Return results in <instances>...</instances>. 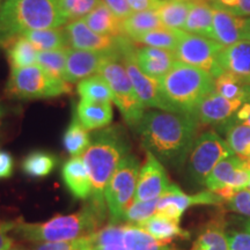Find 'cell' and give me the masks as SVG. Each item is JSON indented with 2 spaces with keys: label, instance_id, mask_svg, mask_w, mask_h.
I'll return each mask as SVG.
<instances>
[{
  "label": "cell",
  "instance_id": "cb8c5ba5",
  "mask_svg": "<svg viewBox=\"0 0 250 250\" xmlns=\"http://www.w3.org/2000/svg\"><path fill=\"white\" fill-rule=\"evenodd\" d=\"M139 227H142L144 230L151 234L156 240H160L164 242L171 243V241L177 237H180V239H189L190 237L189 232L181 228L180 223L158 213H155L153 217L140 224Z\"/></svg>",
  "mask_w": 250,
  "mask_h": 250
},
{
  "label": "cell",
  "instance_id": "2e32d148",
  "mask_svg": "<svg viewBox=\"0 0 250 250\" xmlns=\"http://www.w3.org/2000/svg\"><path fill=\"white\" fill-rule=\"evenodd\" d=\"M243 103L241 100H228L213 90L199 103L193 116L198 124L221 127L235 117Z\"/></svg>",
  "mask_w": 250,
  "mask_h": 250
},
{
  "label": "cell",
  "instance_id": "9a60e30c",
  "mask_svg": "<svg viewBox=\"0 0 250 250\" xmlns=\"http://www.w3.org/2000/svg\"><path fill=\"white\" fill-rule=\"evenodd\" d=\"M169 184V177L162 162L152 153L146 152V161L139 170L134 199L152 201L160 198Z\"/></svg>",
  "mask_w": 250,
  "mask_h": 250
},
{
  "label": "cell",
  "instance_id": "7402d4cb",
  "mask_svg": "<svg viewBox=\"0 0 250 250\" xmlns=\"http://www.w3.org/2000/svg\"><path fill=\"white\" fill-rule=\"evenodd\" d=\"M183 30L213 40V12L212 4L206 0L192 1Z\"/></svg>",
  "mask_w": 250,
  "mask_h": 250
},
{
  "label": "cell",
  "instance_id": "b9f144b4",
  "mask_svg": "<svg viewBox=\"0 0 250 250\" xmlns=\"http://www.w3.org/2000/svg\"><path fill=\"white\" fill-rule=\"evenodd\" d=\"M224 205L229 211L250 217V190L243 189L236 191L228 201L225 202Z\"/></svg>",
  "mask_w": 250,
  "mask_h": 250
},
{
  "label": "cell",
  "instance_id": "7a4b0ae2",
  "mask_svg": "<svg viewBox=\"0 0 250 250\" xmlns=\"http://www.w3.org/2000/svg\"><path fill=\"white\" fill-rule=\"evenodd\" d=\"M131 152V143L122 125H111L92 134L88 148L81 155L92 181L90 202L107 212L104 191L118 165Z\"/></svg>",
  "mask_w": 250,
  "mask_h": 250
},
{
  "label": "cell",
  "instance_id": "7dc6e473",
  "mask_svg": "<svg viewBox=\"0 0 250 250\" xmlns=\"http://www.w3.org/2000/svg\"><path fill=\"white\" fill-rule=\"evenodd\" d=\"M15 221H0V250H9L14 246L13 239L7 235L14 228Z\"/></svg>",
  "mask_w": 250,
  "mask_h": 250
},
{
  "label": "cell",
  "instance_id": "7bdbcfd3",
  "mask_svg": "<svg viewBox=\"0 0 250 250\" xmlns=\"http://www.w3.org/2000/svg\"><path fill=\"white\" fill-rule=\"evenodd\" d=\"M213 4L220 6L240 18H250V0H215Z\"/></svg>",
  "mask_w": 250,
  "mask_h": 250
},
{
  "label": "cell",
  "instance_id": "11a10c76",
  "mask_svg": "<svg viewBox=\"0 0 250 250\" xmlns=\"http://www.w3.org/2000/svg\"><path fill=\"white\" fill-rule=\"evenodd\" d=\"M9 250H30V249L24 248V247H22V246H13Z\"/></svg>",
  "mask_w": 250,
  "mask_h": 250
},
{
  "label": "cell",
  "instance_id": "f907efd6",
  "mask_svg": "<svg viewBox=\"0 0 250 250\" xmlns=\"http://www.w3.org/2000/svg\"><path fill=\"white\" fill-rule=\"evenodd\" d=\"M236 120L242 122V123L250 125V99L248 101H246L241 105V108L239 109L235 115Z\"/></svg>",
  "mask_w": 250,
  "mask_h": 250
},
{
  "label": "cell",
  "instance_id": "5bb4252c",
  "mask_svg": "<svg viewBox=\"0 0 250 250\" xmlns=\"http://www.w3.org/2000/svg\"><path fill=\"white\" fill-rule=\"evenodd\" d=\"M112 58H122V49L120 51H90L70 48L64 80L70 83H79L99 73L102 65Z\"/></svg>",
  "mask_w": 250,
  "mask_h": 250
},
{
  "label": "cell",
  "instance_id": "d6986e66",
  "mask_svg": "<svg viewBox=\"0 0 250 250\" xmlns=\"http://www.w3.org/2000/svg\"><path fill=\"white\" fill-rule=\"evenodd\" d=\"M62 179L65 187L77 199H88L92 197V181L85 162L81 156H72L62 167Z\"/></svg>",
  "mask_w": 250,
  "mask_h": 250
},
{
  "label": "cell",
  "instance_id": "f35d334b",
  "mask_svg": "<svg viewBox=\"0 0 250 250\" xmlns=\"http://www.w3.org/2000/svg\"><path fill=\"white\" fill-rule=\"evenodd\" d=\"M68 50L70 48L67 46V48L51 50V51H40L39 57H37V65H40L51 76L64 80Z\"/></svg>",
  "mask_w": 250,
  "mask_h": 250
},
{
  "label": "cell",
  "instance_id": "9f6ffc18",
  "mask_svg": "<svg viewBox=\"0 0 250 250\" xmlns=\"http://www.w3.org/2000/svg\"><path fill=\"white\" fill-rule=\"evenodd\" d=\"M243 160H246V164L248 167H250V159H243Z\"/></svg>",
  "mask_w": 250,
  "mask_h": 250
},
{
  "label": "cell",
  "instance_id": "8992f818",
  "mask_svg": "<svg viewBox=\"0 0 250 250\" xmlns=\"http://www.w3.org/2000/svg\"><path fill=\"white\" fill-rule=\"evenodd\" d=\"M71 89L70 83L51 76L37 64L12 67L6 86L9 96L20 100L58 98L71 93Z\"/></svg>",
  "mask_w": 250,
  "mask_h": 250
},
{
  "label": "cell",
  "instance_id": "681fc988",
  "mask_svg": "<svg viewBox=\"0 0 250 250\" xmlns=\"http://www.w3.org/2000/svg\"><path fill=\"white\" fill-rule=\"evenodd\" d=\"M133 12H143L156 9L161 4V0H127Z\"/></svg>",
  "mask_w": 250,
  "mask_h": 250
},
{
  "label": "cell",
  "instance_id": "e0dca14e",
  "mask_svg": "<svg viewBox=\"0 0 250 250\" xmlns=\"http://www.w3.org/2000/svg\"><path fill=\"white\" fill-rule=\"evenodd\" d=\"M221 70L229 72L250 86V41L241 40L221 50L218 58Z\"/></svg>",
  "mask_w": 250,
  "mask_h": 250
},
{
  "label": "cell",
  "instance_id": "f1b7e54d",
  "mask_svg": "<svg viewBox=\"0 0 250 250\" xmlns=\"http://www.w3.org/2000/svg\"><path fill=\"white\" fill-rule=\"evenodd\" d=\"M4 44L7 49V58L11 67H27L37 64L39 50L23 36H17Z\"/></svg>",
  "mask_w": 250,
  "mask_h": 250
},
{
  "label": "cell",
  "instance_id": "74e56055",
  "mask_svg": "<svg viewBox=\"0 0 250 250\" xmlns=\"http://www.w3.org/2000/svg\"><path fill=\"white\" fill-rule=\"evenodd\" d=\"M214 90L228 100H241L246 102L250 99V86L226 71L214 79Z\"/></svg>",
  "mask_w": 250,
  "mask_h": 250
},
{
  "label": "cell",
  "instance_id": "ac0fdd59",
  "mask_svg": "<svg viewBox=\"0 0 250 250\" xmlns=\"http://www.w3.org/2000/svg\"><path fill=\"white\" fill-rule=\"evenodd\" d=\"M136 62L146 76L161 80L173 68L177 61L174 51L143 46L136 50Z\"/></svg>",
  "mask_w": 250,
  "mask_h": 250
},
{
  "label": "cell",
  "instance_id": "f546056e",
  "mask_svg": "<svg viewBox=\"0 0 250 250\" xmlns=\"http://www.w3.org/2000/svg\"><path fill=\"white\" fill-rule=\"evenodd\" d=\"M245 165V160L237 155H230L221 160L206 177L204 186L211 191H218L229 186L235 171Z\"/></svg>",
  "mask_w": 250,
  "mask_h": 250
},
{
  "label": "cell",
  "instance_id": "e575fe53",
  "mask_svg": "<svg viewBox=\"0 0 250 250\" xmlns=\"http://www.w3.org/2000/svg\"><path fill=\"white\" fill-rule=\"evenodd\" d=\"M93 250H127L123 239V225L109 223L90 235Z\"/></svg>",
  "mask_w": 250,
  "mask_h": 250
},
{
  "label": "cell",
  "instance_id": "7c38bea8",
  "mask_svg": "<svg viewBox=\"0 0 250 250\" xmlns=\"http://www.w3.org/2000/svg\"><path fill=\"white\" fill-rule=\"evenodd\" d=\"M221 204H225V202L218 192L205 190L196 195H187L177 184L170 183L159 198L156 213L181 223L183 213L191 206Z\"/></svg>",
  "mask_w": 250,
  "mask_h": 250
},
{
  "label": "cell",
  "instance_id": "ffe728a7",
  "mask_svg": "<svg viewBox=\"0 0 250 250\" xmlns=\"http://www.w3.org/2000/svg\"><path fill=\"white\" fill-rule=\"evenodd\" d=\"M212 12L214 41L226 48L242 40V29L246 19L236 17L215 4H212Z\"/></svg>",
  "mask_w": 250,
  "mask_h": 250
},
{
  "label": "cell",
  "instance_id": "277c9868",
  "mask_svg": "<svg viewBox=\"0 0 250 250\" xmlns=\"http://www.w3.org/2000/svg\"><path fill=\"white\" fill-rule=\"evenodd\" d=\"M66 23L57 0H6L0 6V43L27 30L61 28Z\"/></svg>",
  "mask_w": 250,
  "mask_h": 250
},
{
  "label": "cell",
  "instance_id": "bcb514c9",
  "mask_svg": "<svg viewBox=\"0 0 250 250\" xmlns=\"http://www.w3.org/2000/svg\"><path fill=\"white\" fill-rule=\"evenodd\" d=\"M78 240L73 241H55V242H37L31 246L30 250H72L77 246Z\"/></svg>",
  "mask_w": 250,
  "mask_h": 250
},
{
  "label": "cell",
  "instance_id": "60d3db41",
  "mask_svg": "<svg viewBox=\"0 0 250 250\" xmlns=\"http://www.w3.org/2000/svg\"><path fill=\"white\" fill-rule=\"evenodd\" d=\"M103 0H57L61 12L67 21L87 17Z\"/></svg>",
  "mask_w": 250,
  "mask_h": 250
},
{
  "label": "cell",
  "instance_id": "db71d44e",
  "mask_svg": "<svg viewBox=\"0 0 250 250\" xmlns=\"http://www.w3.org/2000/svg\"><path fill=\"white\" fill-rule=\"evenodd\" d=\"M243 226H245L247 232L250 233V219H247V220L245 221V224H243Z\"/></svg>",
  "mask_w": 250,
  "mask_h": 250
},
{
  "label": "cell",
  "instance_id": "ba28073f",
  "mask_svg": "<svg viewBox=\"0 0 250 250\" xmlns=\"http://www.w3.org/2000/svg\"><path fill=\"white\" fill-rule=\"evenodd\" d=\"M139 170V159L130 153L122 160L109 180L104 199L111 223L120 224L124 211L134 201Z\"/></svg>",
  "mask_w": 250,
  "mask_h": 250
},
{
  "label": "cell",
  "instance_id": "6da1fadb",
  "mask_svg": "<svg viewBox=\"0 0 250 250\" xmlns=\"http://www.w3.org/2000/svg\"><path fill=\"white\" fill-rule=\"evenodd\" d=\"M198 125L191 115L155 109L145 112L136 132L146 152L166 165L180 168L189 158Z\"/></svg>",
  "mask_w": 250,
  "mask_h": 250
},
{
  "label": "cell",
  "instance_id": "f6af8a7d",
  "mask_svg": "<svg viewBox=\"0 0 250 250\" xmlns=\"http://www.w3.org/2000/svg\"><path fill=\"white\" fill-rule=\"evenodd\" d=\"M103 1L120 20H124L133 13L127 0H103Z\"/></svg>",
  "mask_w": 250,
  "mask_h": 250
},
{
  "label": "cell",
  "instance_id": "30bf717a",
  "mask_svg": "<svg viewBox=\"0 0 250 250\" xmlns=\"http://www.w3.org/2000/svg\"><path fill=\"white\" fill-rule=\"evenodd\" d=\"M223 49L224 46L217 41L184 31L174 54L177 62L202 68L215 79L224 72L218 62Z\"/></svg>",
  "mask_w": 250,
  "mask_h": 250
},
{
  "label": "cell",
  "instance_id": "1f68e13d",
  "mask_svg": "<svg viewBox=\"0 0 250 250\" xmlns=\"http://www.w3.org/2000/svg\"><path fill=\"white\" fill-rule=\"evenodd\" d=\"M225 134V140L232 148L234 154L245 159L250 147V125L242 123L234 117L220 127Z\"/></svg>",
  "mask_w": 250,
  "mask_h": 250
},
{
  "label": "cell",
  "instance_id": "8fae6325",
  "mask_svg": "<svg viewBox=\"0 0 250 250\" xmlns=\"http://www.w3.org/2000/svg\"><path fill=\"white\" fill-rule=\"evenodd\" d=\"M136 50L137 48L134 46V42L127 37L122 46V62L129 74L137 95L139 96L140 101L146 108L169 111V108L161 94L160 80L146 76L140 70L136 62Z\"/></svg>",
  "mask_w": 250,
  "mask_h": 250
},
{
  "label": "cell",
  "instance_id": "8d00e7d4",
  "mask_svg": "<svg viewBox=\"0 0 250 250\" xmlns=\"http://www.w3.org/2000/svg\"><path fill=\"white\" fill-rule=\"evenodd\" d=\"M183 34L184 30L169 29V28L162 27L144 34V35L134 41V43H140V44L152 46V48L175 51L181 39H182Z\"/></svg>",
  "mask_w": 250,
  "mask_h": 250
},
{
  "label": "cell",
  "instance_id": "d6a6232c",
  "mask_svg": "<svg viewBox=\"0 0 250 250\" xmlns=\"http://www.w3.org/2000/svg\"><path fill=\"white\" fill-rule=\"evenodd\" d=\"M57 166V158L45 151H33L24 156L22 165L23 173L31 179H43L49 176Z\"/></svg>",
  "mask_w": 250,
  "mask_h": 250
},
{
  "label": "cell",
  "instance_id": "4dcf8cb0",
  "mask_svg": "<svg viewBox=\"0 0 250 250\" xmlns=\"http://www.w3.org/2000/svg\"><path fill=\"white\" fill-rule=\"evenodd\" d=\"M77 92L81 100H85V101L99 103H111V101H114L110 86L107 80L100 74L90 76L79 81Z\"/></svg>",
  "mask_w": 250,
  "mask_h": 250
},
{
  "label": "cell",
  "instance_id": "c3c4849f",
  "mask_svg": "<svg viewBox=\"0 0 250 250\" xmlns=\"http://www.w3.org/2000/svg\"><path fill=\"white\" fill-rule=\"evenodd\" d=\"M14 170V160L8 152L0 149V180L9 179Z\"/></svg>",
  "mask_w": 250,
  "mask_h": 250
},
{
  "label": "cell",
  "instance_id": "9c48e42d",
  "mask_svg": "<svg viewBox=\"0 0 250 250\" xmlns=\"http://www.w3.org/2000/svg\"><path fill=\"white\" fill-rule=\"evenodd\" d=\"M234 155L228 143L215 131L197 136L188 158V175L197 186H204L206 177L219 162Z\"/></svg>",
  "mask_w": 250,
  "mask_h": 250
},
{
  "label": "cell",
  "instance_id": "f5cc1de1",
  "mask_svg": "<svg viewBox=\"0 0 250 250\" xmlns=\"http://www.w3.org/2000/svg\"><path fill=\"white\" fill-rule=\"evenodd\" d=\"M242 40L250 41V18H247L245 20L242 29Z\"/></svg>",
  "mask_w": 250,
  "mask_h": 250
},
{
  "label": "cell",
  "instance_id": "d4e9b609",
  "mask_svg": "<svg viewBox=\"0 0 250 250\" xmlns=\"http://www.w3.org/2000/svg\"><path fill=\"white\" fill-rule=\"evenodd\" d=\"M162 22L159 18L156 9L143 12H133L130 17L122 20V30L123 34L133 42L138 37L148 31L162 28Z\"/></svg>",
  "mask_w": 250,
  "mask_h": 250
},
{
  "label": "cell",
  "instance_id": "816d5d0a",
  "mask_svg": "<svg viewBox=\"0 0 250 250\" xmlns=\"http://www.w3.org/2000/svg\"><path fill=\"white\" fill-rule=\"evenodd\" d=\"M72 250H93L92 242H90V235L80 237V239L78 240L77 246Z\"/></svg>",
  "mask_w": 250,
  "mask_h": 250
},
{
  "label": "cell",
  "instance_id": "d590c367",
  "mask_svg": "<svg viewBox=\"0 0 250 250\" xmlns=\"http://www.w3.org/2000/svg\"><path fill=\"white\" fill-rule=\"evenodd\" d=\"M191 250H228L224 221L214 220L208 224L193 242Z\"/></svg>",
  "mask_w": 250,
  "mask_h": 250
},
{
  "label": "cell",
  "instance_id": "4fadbf2b",
  "mask_svg": "<svg viewBox=\"0 0 250 250\" xmlns=\"http://www.w3.org/2000/svg\"><path fill=\"white\" fill-rule=\"evenodd\" d=\"M68 45L77 50L90 51H120L126 36H105L95 33L87 26L83 19L68 21L65 26Z\"/></svg>",
  "mask_w": 250,
  "mask_h": 250
},
{
  "label": "cell",
  "instance_id": "484cf974",
  "mask_svg": "<svg viewBox=\"0 0 250 250\" xmlns=\"http://www.w3.org/2000/svg\"><path fill=\"white\" fill-rule=\"evenodd\" d=\"M123 239L127 250H175L169 242L156 240L136 225H123Z\"/></svg>",
  "mask_w": 250,
  "mask_h": 250
},
{
  "label": "cell",
  "instance_id": "6f0895ef",
  "mask_svg": "<svg viewBox=\"0 0 250 250\" xmlns=\"http://www.w3.org/2000/svg\"><path fill=\"white\" fill-rule=\"evenodd\" d=\"M245 159H250V147L248 149V152H247V155H246Z\"/></svg>",
  "mask_w": 250,
  "mask_h": 250
},
{
  "label": "cell",
  "instance_id": "5b68a950",
  "mask_svg": "<svg viewBox=\"0 0 250 250\" xmlns=\"http://www.w3.org/2000/svg\"><path fill=\"white\" fill-rule=\"evenodd\" d=\"M160 88L169 111L193 116L203 99L214 90V78L202 68L176 62L160 80Z\"/></svg>",
  "mask_w": 250,
  "mask_h": 250
},
{
  "label": "cell",
  "instance_id": "91938a15",
  "mask_svg": "<svg viewBox=\"0 0 250 250\" xmlns=\"http://www.w3.org/2000/svg\"><path fill=\"white\" fill-rule=\"evenodd\" d=\"M247 189L250 190V180H249V182H248V186H247Z\"/></svg>",
  "mask_w": 250,
  "mask_h": 250
},
{
  "label": "cell",
  "instance_id": "83f0119b",
  "mask_svg": "<svg viewBox=\"0 0 250 250\" xmlns=\"http://www.w3.org/2000/svg\"><path fill=\"white\" fill-rule=\"evenodd\" d=\"M192 1L189 0H164L156 8L162 26L169 29L183 30Z\"/></svg>",
  "mask_w": 250,
  "mask_h": 250
},
{
  "label": "cell",
  "instance_id": "52a82bcc",
  "mask_svg": "<svg viewBox=\"0 0 250 250\" xmlns=\"http://www.w3.org/2000/svg\"><path fill=\"white\" fill-rule=\"evenodd\" d=\"M99 74L104 78L110 86L114 102L120 109L124 121L131 129L136 131L145 115L146 107L137 95L122 58L109 59L100 68Z\"/></svg>",
  "mask_w": 250,
  "mask_h": 250
},
{
  "label": "cell",
  "instance_id": "603a6c76",
  "mask_svg": "<svg viewBox=\"0 0 250 250\" xmlns=\"http://www.w3.org/2000/svg\"><path fill=\"white\" fill-rule=\"evenodd\" d=\"M87 26L95 33L105 36H125L122 30V20L111 12V9L102 1L87 17L83 18Z\"/></svg>",
  "mask_w": 250,
  "mask_h": 250
},
{
  "label": "cell",
  "instance_id": "ee69618b",
  "mask_svg": "<svg viewBox=\"0 0 250 250\" xmlns=\"http://www.w3.org/2000/svg\"><path fill=\"white\" fill-rule=\"evenodd\" d=\"M228 250H250V233L230 230L227 233Z\"/></svg>",
  "mask_w": 250,
  "mask_h": 250
},
{
  "label": "cell",
  "instance_id": "4316f807",
  "mask_svg": "<svg viewBox=\"0 0 250 250\" xmlns=\"http://www.w3.org/2000/svg\"><path fill=\"white\" fill-rule=\"evenodd\" d=\"M29 41L39 51H51L67 48L68 40L65 29L62 28H48V29L27 30L21 34Z\"/></svg>",
  "mask_w": 250,
  "mask_h": 250
},
{
  "label": "cell",
  "instance_id": "3957f363",
  "mask_svg": "<svg viewBox=\"0 0 250 250\" xmlns=\"http://www.w3.org/2000/svg\"><path fill=\"white\" fill-rule=\"evenodd\" d=\"M108 215L107 212L101 211L89 202L76 213L56 215L44 223L30 224L18 220L12 232L34 243L73 241L95 233L102 227Z\"/></svg>",
  "mask_w": 250,
  "mask_h": 250
},
{
  "label": "cell",
  "instance_id": "44dd1931",
  "mask_svg": "<svg viewBox=\"0 0 250 250\" xmlns=\"http://www.w3.org/2000/svg\"><path fill=\"white\" fill-rule=\"evenodd\" d=\"M74 114L88 131L109 126L114 117L111 103L90 102L85 100H80Z\"/></svg>",
  "mask_w": 250,
  "mask_h": 250
},
{
  "label": "cell",
  "instance_id": "680465c9",
  "mask_svg": "<svg viewBox=\"0 0 250 250\" xmlns=\"http://www.w3.org/2000/svg\"><path fill=\"white\" fill-rule=\"evenodd\" d=\"M206 1L211 2V4H213V2H215V0H206Z\"/></svg>",
  "mask_w": 250,
  "mask_h": 250
},
{
  "label": "cell",
  "instance_id": "ab89813d",
  "mask_svg": "<svg viewBox=\"0 0 250 250\" xmlns=\"http://www.w3.org/2000/svg\"><path fill=\"white\" fill-rule=\"evenodd\" d=\"M158 202L159 198L152 199V201H136L134 199L124 211L120 223L139 226L140 224H143L144 221H146L156 213Z\"/></svg>",
  "mask_w": 250,
  "mask_h": 250
},
{
  "label": "cell",
  "instance_id": "836d02e7",
  "mask_svg": "<svg viewBox=\"0 0 250 250\" xmlns=\"http://www.w3.org/2000/svg\"><path fill=\"white\" fill-rule=\"evenodd\" d=\"M90 140L92 136L88 133V130L80 123L76 114H73L71 123L62 137L65 149L71 156H80L88 148Z\"/></svg>",
  "mask_w": 250,
  "mask_h": 250
}]
</instances>
